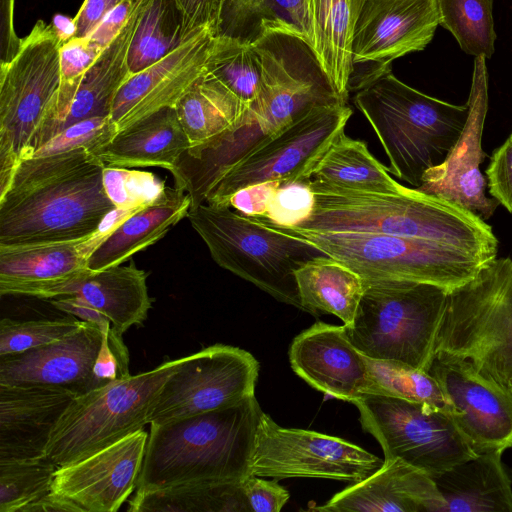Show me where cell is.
Wrapping results in <instances>:
<instances>
[{
	"label": "cell",
	"instance_id": "obj_1",
	"mask_svg": "<svg viewBox=\"0 0 512 512\" xmlns=\"http://www.w3.org/2000/svg\"><path fill=\"white\" fill-rule=\"evenodd\" d=\"M314 204L296 227L376 233L433 241L489 259L499 241L478 214L442 197L406 187L398 193L352 190L310 179Z\"/></svg>",
	"mask_w": 512,
	"mask_h": 512
},
{
	"label": "cell",
	"instance_id": "obj_2",
	"mask_svg": "<svg viewBox=\"0 0 512 512\" xmlns=\"http://www.w3.org/2000/svg\"><path fill=\"white\" fill-rule=\"evenodd\" d=\"M262 409L255 395L233 406L150 424L137 492L202 481L243 480Z\"/></svg>",
	"mask_w": 512,
	"mask_h": 512
},
{
	"label": "cell",
	"instance_id": "obj_3",
	"mask_svg": "<svg viewBox=\"0 0 512 512\" xmlns=\"http://www.w3.org/2000/svg\"><path fill=\"white\" fill-rule=\"evenodd\" d=\"M354 104L382 144L388 171L415 188L428 169L444 161L469 111L468 103L455 105L426 95L391 71L357 91Z\"/></svg>",
	"mask_w": 512,
	"mask_h": 512
},
{
	"label": "cell",
	"instance_id": "obj_4",
	"mask_svg": "<svg viewBox=\"0 0 512 512\" xmlns=\"http://www.w3.org/2000/svg\"><path fill=\"white\" fill-rule=\"evenodd\" d=\"M62 44L51 24L38 20L16 57L0 66V198L19 163L57 133Z\"/></svg>",
	"mask_w": 512,
	"mask_h": 512
},
{
	"label": "cell",
	"instance_id": "obj_5",
	"mask_svg": "<svg viewBox=\"0 0 512 512\" xmlns=\"http://www.w3.org/2000/svg\"><path fill=\"white\" fill-rule=\"evenodd\" d=\"M187 218L220 267L303 310L295 270L327 254L265 217L229 206L202 203L190 207Z\"/></svg>",
	"mask_w": 512,
	"mask_h": 512
},
{
	"label": "cell",
	"instance_id": "obj_6",
	"mask_svg": "<svg viewBox=\"0 0 512 512\" xmlns=\"http://www.w3.org/2000/svg\"><path fill=\"white\" fill-rule=\"evenodd\" d=\"M364 284L354 321L344 325L352 344L369 358L428 372L450 292L399 279H369Z\"/></svg>",
	"mask_w": 512,
	"mask_h": 512
},
{
	"label": "cell",
	"instance_id": "obj_7",
	"mask_svg": "<svg viewBox=\"0 0 512 512\" xmlns=\"http://www.w3.org/2000/svg\"><path fill=\"white\" fill-rule=\"evenodd\" d=\"M436 353L468 361L512 393L511 258H494L449 293Z\"/></svg>",
	"mask_w": 512,
	"mask_h": 512
},
{
	"label": "cell",
	"instance_id": "obj_8",
	"mask_svg": "<svg viewBox=\"0 0 512 512\" xmlns=\"http://www.w3.org/2000/svg\"><path fill=\"white\" fill-rule=\"evenodd\" d=\"M104 167L97 157L63 175L8 191L0 198V246L90 237L115 208L104 189Z\"/></svg>",
	"mask_w": 512,
	"mask_h": 512
},
{
	"label": "cell",
	"instance_id": "obj_9",
	"mask_svg": "<svg viewBox=\"0 0 512 512\" xmlns=\"http://www.w3.org/2000/svg\"><path fill=\"white\" fill-rule=\"evenodd\" d=\"M280 227L342 262L364 280H409L452 292L472 280L491 261L479 254L423 239Z\"/></svg>",
	"mask_w": 512,
	"mask_h": 512
},
{
	"label": "cell",
	"instance_id": "obj_10",
	"mask_svg": "<svg viewBox=\"0 0 512 512\" xmlns=\"http://www.w3.org/2000/svg\"><path fill=\"white\" fill-rule=\"evenodd\" d=\"M184 360L165 361L74 397L51 434L45 456L65 466L143 429L161 387Z\"/></svg>",
	"mask_w": 512,
	"mask_h": 512
},
{
	"label": "cell",
	"instance_id": "obj_11",
	"mask_svg": "<svg viewBox=\"0 0 512 512\" xmlns=\"http://www.w3.org/2000/svg\"><path fill=\"white\" fill-rule=\"evenodd\" d=\"M353 404L362 429L381 445L384 460L399 458L434 477L478 454L453 417L438 407L373 393Z\"/></svg>",
	"mask_w": 512,
	"mask_h": 512
},
{
	"label": "cell",
	"instance_id": "obj_12",
	"mask_svg": "<svg viewBox=\"0 0 512 512\" xmlns=\"http://www.w3.org/2000/svg\"><path fill=\"white\" fill-rule=\"evenodd\" d=\"M352 115L347 104L315 106L266 137L234 164L209 192L205 203L228 206L239 190L265 182L307 181Z\"/></svg>",
	"mask_w": 512,
	"mask_h": 512
},
{
	"label": "cell",
	"instance_id": "obj_13",
	"mask_svg": "<svg viewBox=\"0 0 512 512\" xmlns=\"http://www.w3.org/2000/svg\"><path fill=\"white\" fill-rule=\"evenodd\" d=\"M252 47L260 59L261 83L247 115L264 136L274 135L315 106L345 104L303 36L271 30Z\"/></svg>",
	"mask_w": 512,
	"mask_h": 512
},
{
	"label": "cell",
	"instance_id": "obj_14",
	"mask_svg": "<svg viewBox=\"0 0 512 512\" xmlns=\"http://www.w3.org/2000/svg\"><path fill=\"white\" fill-rule=\"evenodd\" d=\"M259 363L246 350L216 344L185 356L155 398L149 424H165L254 396Z\"/></svg>",
	"mask_w": 512,
	"mask_h": 512
},
{
	"label": "cell",
	"instance_id": "obj_15",
	"mask_svg": "<svg viewBox=\"0 0 512 512\" xmlns=\"http://www.w3.org/2000/svg\"><path fill=\"white\" fill-rule=\"evenodd\" d=\"M383 462L374 454L341 438L311 430L281 427L270 415L262 412L249 475L357 483L378 470Z\"/></svg>",
	"mask_w": 512,
	"mask_h": 512
},
{
	"label": "cell",
	"instance_id": "obj_16",
	"mask_svg": "<svg viewBox=\"0 0 512 512\" xmlns=\"http://www.w3.org/2000/svg\"><path fill=\"white\" fill-rule=\"evenodd\" d=\"M439 24L437 0H365L352 44L349 92H357L406 54L423 50Z\"/></svg>",
	"mask_w": 512,
	"mask_h": 512
},
{
	"label": "cell",
	"instance_id": "obj_17",
	"mask_svg": "<svg viewBox=\"0 0 512 512\" xmlns=\"http://www.w3.org/2000/svg\"><path fill=\"white\" fill-rule=\"evenodd\" d=\"M428 373L453 408V419L477 453L512 448V393L466 360L436 353Z\"/></svg>",
	"mask_w": 512,
	"mask_h": 512
},
{
	"label": "cell",
	"instance_id": "obj_18",
	"mask_svg": "<svg viewBox=\"0 0 512 512\" xmlns=\"http://www.w3.org/2000/svg\"><path fill=\"white\" fill-rule=\"evenodd\" d=\"M464 128L442 163L422 176L419 190L451 200L488 220L500 205L486 195L487 180L480 166L487 154L482 135L488 111L486 58L475 57Z\"/></svg>",
	"mask_w": 512,
	"mask_h": 512
},
{
	"label": "cell",
	"instance_id": "obj_19",
	"mask_svg": "<svg viewBox=\"0 0 512 512\" xmlns=\"http://www.w3.org/2000/svg\"><path fill=\"white\" fill-rule=\"evenodd\" d=\"M148 436L141 429L89 457L58 467L50 493L78 512H116L136 488Z\"/></svg>",
	"mask_w": 512,
	"mask_h": 512
},
{
	"label": "cell",
	"instance_id": "obj_20",
	"mask_svg": "<svg viewBox=\"0 0 512 512\" xmlns=\"http://www.w3.org/2000/svg\"><path fill=\"white\" fill-rule=\"evenodd\" d=\"M214 37L210 30H204L161 60L132 74L113 103L110 117L116 133L163 108L174 107L205 73Z\"/></svg>",
	"mask_w": 512,
	"mask_h": 512
},
{
	"label": "cell",
	"instance_id": "obj_21",
	"mask_svg": "<svg viewBox=\"0 0 512 512\" xmlns=\"http://www.w3.org/2000/svg\"><path fill=\"white\" fill-rule=\"evenodd\" d=\"M102 340L101 329L83 321L58 341L0 356V384L59 388L76 396L101 387L94 378L93 367Z\"/></svg>",
	"mask_w": 512,
	"mask_h": 512
},
{
	"label": "cell",
	"instance_id": "obj_22",
	"mask_svg": "<svg viewBox=\"0 0 512 512\" xmlns=\"http://www.w3.org/2000/svg\"><path fill=\"white\" fill-rule=\"evenodd\" d=\"M289 361L305 382L336 399L353 403L370 393L364 355L352 344L344 325L316 322L294 338Z\"/></svg>",
	"mask_w": 512,
	"mask_h": 512
},
{
	"label": "cell",
	"instance_id": "obj_23",
	"mask_svg": "<svg viewBox=\"0 0 512 512\" xmlns=\"http://www.w3.org/2000/svg\"><path fill=\"white\" fill-rule=\"evenodd\" d=\"M445 501L434 479L399 458L384 460L364 480L352 483L319 512H444Z\"/></svg>",
	"mask_w": 512,
	"mask_h": 512
},
{
	"label": "cell",
	"instance_id": "obj_24",
	"mask_svg": "<svg viewBox=\"0 0 512 512\" xmlns=\"http://www.w3.org/2000/svg\"><path fill=\"white\" fill-rule=\"evenodd\" d=\"M74 397L59 388L0 384V461L45 456L51 434Z\"/></svg>",
	"mask_w": 512,
	"mask_h": 512
},
{
	"label": "cell",
	"instance_id": "obj_25",
	"mask_svg": "<svg viewBox=\"0 0 512 512\" xmlns=\"http://www.w3.org/2000/svg\"><path fill=\"white\" fill-rule=\"evenodd\" d=\"M97 244L85 239L0 246V295L50 299L52 293L86 272Z\"/></svg>",
	"mask_w": 512,
	"mask_h": 512
},
{
	"label": "cell",
	"instance_id": "obj_26",
	"mask_svg": "<svg viewBox=\"0 0 512 512\" xmlns=\"http://www.w3.org/2000/svg\"><path fill=\"white\" fill-rule=\"evenodd\" d=\"M148 273L131 261L100 271L87 270L58 287L50 299L76 296L107 317L120 334L142 324L152 306L147 289Z\"/></svg>",
	"mask_w": 512,
	"mask_h": 512
},
{
	"label": "cell",
	"instance_id": "obj_27",
	"mask_svg": "<svg viewBox=\"0 0 512 512\" xmlns=\"http://www.w3.org/2000/svg\"><path fill=\"white\" fill-rule=\"evenodd\" d=\"M365 0H302L306 37L337 95L347 104L352 44Z\"/></svg>",
	"mask_w": 512,
	"mask_h": 512
},
{
	"label": "cell",
	"instance_id": "obj_28",
	"mask_svg": "<svg viewBox=\"0 0 512 512\" xmlns=\"http://www.w3.org/2000/svg\"><path fill=\"white\" fill-rule=\"evenodd\" d=\"M189 148L175 108L167 107L116 133L94 155L108 166L161 167L171 172Z\"/></svg>",
	"mask_w": 512,
	"mask_h": 512
},
{
	"label": "cell",
	"instance_id": "obj_29",
	"mask_svg": "<svg viewBox=\"0 0 512 512\" xmlns=\"http://www.w3.org/2000/svg\"><path fill=\"white\" fill-rule=\"evenodd\" d=\"M502 453H478L432 477L444 498V512H512V481Z\"/></svg>",
	"mask_w": 512,
	"mask_h": 512
},
{
	"label": "cell",
	"instance_id": "obj_30",
	"mask_svg": "<svg viewBox=\"0 0 512 512\" xmlns=\"http://www.w3.org/2000/svg\"><path fill=\"white\" fill-rule=\"evenodd\" d=\"M115 133L111 117L90 118L64 128L19 163L9 191L63 175L94 160L95 152Z\"/></svg>",
	"mask_w": 512,
	"mask_h": 512
},
{
	"label": "cell",
	"instance_id": "obj_31",
	"mask_svg": "<svg viewBox=\"0 0 512 512\" xmlns=\"http://www.w3.org/2000/svg\"><path fill=\"white\" fill-rule=\"evenodd\" d=\"M191 199L183 190L168 188L154 202L127 217L89 256L88 269L100 271L121 265L133 254L153 245L182 218Z\"/></svg>",
	"mask_w": 512,
	"mask_h": 512
},
{
	"label": "cell",
	"instance_id": "obj_32",
	"mask_svg": "<svg viewBox=\"0 0 512 512\" xmlns=\"http://www.w3.org/2000/svg\"><path fill=\"white\" fill-rule=\"evenodd\" d=\"M141 4L142 0H138L124 28L84 74L70 111L58 133L82 120L111 116L115 97L120 87L131 76L127 55L139 19Z\"/></svg>",
	"mask_w": 512,
	"mask_h": 512
},
{
	"label": "cell",
	"instance_id": "obj_33",
	"mask_svg": "<svg viewBox=\"0 0 512 512\" xmlns=\"http://www.w3.org/2000/svg\"><path fill=\"white\" fill-rule=\"evenodd\" d=\"M303 311L314 316L332 314L349 327L364 293L363 278L328 255L306 261L295 270Z\"/></svg>",
	"mask_w": 512,
	"mask_h": 512
},
{
	"label": "cell",
	"instance_id": "obj_34",
	"mask_svg": "<svg viewBox=\"0 0 512 512\" xmlns=\"http://www.w3.org/2000/svg\"><path fill=\"white\" fill-rule=\"evenodd\" d=\"M190 147L207 143L241 122L249 109L206 72L174 106Z\"/></svg>",
	"mask_w": 512,
	"mask_h": 512
},
{
	"label": "cell",
	"instance_id": "obj_35",
	"mask_svg": "<svg viewBox=\"0 0 512 512\" xmlns=\"http://www.w3.org/2000/svg\"><path fill=\"white\" fill-rule=\"evenodd\" d=\"M313 180L329 185L377 193H398L406 186L394 180L369 151L366 142L342 132L315 165Z\"/></svg>",
	"mask_w": 512,
	"mask_h": 512
},
{
	"label": "cell",
	"instance_id": "obj_36",
	"mask_svg": "<svg viewBox=\"0 0 512 512\" xmlns=\"http://www.w3.org/2000/svg\"><path fill=\"white\" fill-rule=\"evenodd\" d=\"M129 512H251L243 480L202 481L136 493Z\"/></svg>",
	"mask_w": 512,
	"mask_h": 512
},
{
	"label": "cell",
	"instance_id": "obj_37",
	"mask_svg": "<svg viewBox=\"0 0 512 512\" xmlns=\"http://www.w3.org/2000/svg\"><path fill=\"white\" fill-rule=\"evenodd\" d=\"M271 30L307 40L302 0H225L216 37L252 45Z\"/></svg>",
	"mask_w": 512,
	"mask_h": 512
},
{
	"label": "cell",
	"instance_id": "obj_38",
	"mask_svg": "<svg viewBox=\"0 0 512 512\" xmlns=\"http://www.w3.org/2000/svg\"><path fill=\"white\" fill-rule=\"evenodd\" d=\"M188 41L185 17L177 0H142L127 55L131 75L161 60Z\"/></svg>",
	"mask_w": 512,
	"mask_h": 512
},
{
	"label": "cell",
	"instance_id": "obj_39",
	"mask_svg": "<svg viewBox=\"0 0 512 512\" xmlns=\"http://www.w3.org/2000/svg\"><path fill=\"white\" fill-rule=\"evenodd\" d=\"M205 72L230 90L247 107L256 100L261 83L260 59L252 45L214 37Z\"/></svg>",
	"mask_w": 512,
	"mask_h": 512
},
{
	"label": "cell",
	"instance_id": "obj_40",
	"mask_svg": "<svg viewBox=\"0 0 512 512\" xmlns=\"http://www.w3.org/2000/svg\"><path fill=\"white\" fill-rule=\"evenodd\" d=\"M364 359L372 382L370 393L427 403L453 417L449 400L428 372L397 361L373 359L365 355Z\"/></svg>",
	"mask_w": 512,
	"mask_h": 512
},
{
	"label": "cell",
	"instance_id": "obj_41",
	"mask_svg": "<svg viewBox=\"0 0 512 512\" xmlns=\"http://www.w3.org/2000/svg\"><path fill=\"white\" fill-rule=\"evenodd\" d=\"M439 24L449 30L460 48L486 59L495 51L493 0H437Z\"/></svg>",
	"mask_w": 512,
	"mask_h": 512
},
{
	"label": "cell",
	"instance_id": "obj_42",
	"mask_svg": "<svg viewBox=\"0 0 512 512\" xmlns=\"http://www.w3.org/2000/svg\"><path fill=\"white\" fill-rule=\"evenodd\" d=\"M57 469L46 456L0 461V512H23L48 495Z\"/></svg>",
	"mask_w": 512,
	"mask_h": 512
},
{
	"label": "cell",
	"instance_id": "obj_43",
	"mask_svg": "<svg viewBox=\"0 0 512 512\" xmlns=\"http://www.w3.org/2000/svg\"><path fill=\"white\" fill-rule=\"evenodd\" d=\"M82 322L72 315L26 321L4 318L0 322V356L23 353L58 341L76 330Z\"/></svg>",
	"mask_w": 512,
	"mask_h": 512
},
{
	"label": "cell",
	"instance_id": "obj_44",
	"mask_svg": "<svg viewBox=\"0 0 512 512\" xmlns=\"http://www.w3.org/2000/svg\"><path fill=\"white\" fill-rule=\"evenodd\" d=\"M105 192L117 208L139 210L156 201L167 189L151 172L105 165Z\"/></svg>",
	"mask_w": 512,
	"mask_h": 512
},
{
	"label": "cell",
	"instance_id": "obj_45",
	"mask_svg": "<svg viewBox=\"0 0 512 512\" xmlns=\"http://www.w3.org/2000/svg\"><path fill=\"white\" fill-rule=\"evenodd\" d=\"M102 51L103 49L88 37H73L61 45L57 133L70 111L84 74Z\"/></svg>",
	"mask_w": 512,
	"mask_h": 512
},
{
	"label": "cell",
	"instance_id": "obj_46",
	"mask_svg": "<svg viewBox=\"0 0 512 512\" xmlns=\"http://www.w3.org/2000/svg\"><path fill=\"white\" fill-rule=\"evenodd\" d=\"M313 204L309 180L285 183L276 190L265 218L280 226H294L309 216Z\"/></svg>",
	"mask_w": 512,
	"mask_h": 512
},
{
	"label": "cell",
	"instance_id": "obj_47",
	"mask_svg": "<svg viewBox=\"0 0 512 512\" xmlns=\"http://www.w3.org/2000/svg\"><path fill=\"white\" fill-rule=\"evenodd\" d=\"M102 333V345L93 367L94 378L100 386L130 376L129 354L122 334L112 326Z\"/></svg>",
	"mask_w": 512,
	"mask_h": 512
},
{
	"label": "cell",
	"instance_id": "obj_48",
	"mask_svg": "<svg viewBox=\"0 0 512 512\" xmlns=\"http://www.w3.org/2000/svg\"><path fill=\"white\" fill-rule=\"evenodd\" d=\"M486 180L490 195L512 213V133L493 152Z\"/></svg>",
	"mask_w": 512,
	"mask_h": 512
},
{
	"label": "cell",
	"instance_id": "obj_49",
	"mask_svg": "<svg viewBox=\"0 0 512 512\" xmlns=\"http://www.w3.org/2000/svg\"><path fill=\"white\" fill-rule=\"evenodd\" d=\"M185 17V35L193 39L204 30L216 37L225 0H177Z\"/></svg>",
	"mask_w": 512,
	"mask_h": 512
},
{
	"label": "cell",
	"instance_id": "obj_50",
	"mask_svg": "<svg viewBox=\"0 0 512 512\" xmlns=\"http://www.w3.org/2000/svg\"><path fill=\"white\" fill-rule=\"evenodd\" d=\"M243 488L251 512H279L290 498L277 480H264L255 475L243 479Z\"/></svg>",
	"mask_w": 512,
	"mask_h": 512
},
{
	"label": "cell",
	"instance_id": "obj_51",
	"mask_svg": "<svg viewBox=\"0 0 512 512\" xmlns=\"http://www.w3.org/2000/svg\"><path fill=\"white\" fill-rule=\"evenodd\" d=\"M282 184L271 181L241 189L229 199L228 206L248 216L265 217L276 190Z\"/></svg>",
	"mask_w": 512,
	"mask_h": 512
},
{
	"label": "cell",
	"instance_id": "obj_52",
	"mask_svg": "<svg viewBox=\"0 0 512 512\" xmlns=\"http://www.w3.org/2000/svg\"><path fill=\"white\" fill-rule=\"evenodd\" d=\"M138 0H124L109 12L88 37L103 50L124 28L137 6Z\"/></svg>",
	"mask_w": 512,
	"mask_h": 512
},
{
	"label": "cell",
	"instance_id": "obj_53",
	"mask_svg": "<svg viewBox=\"0 0 512 512\" xmlns=\"http://www.w3.org/2000/svg\"><path fill=\"white\" fill-rule=\"evenodd\" d=\"M14 7L15 0H0V66L16 57L23 42L14 28Z\"/></svg>",
	"mask_w": 512,
	"mask_h": 512
},
{
	"label": "cell",
	"instance_id": "obj_54",
	"mask_svg": "<svg viewBox=\"0 0 512 512\" xmlns=\"http://www.w3.org/2000/svg\"><path fill=\"white\" fill-rule=\"evenodd\" d=\"M124 0H85L74 17V37H89L105 16Z\"/></svg>",
	"mask_w": 512,
	"mask_h": 512
},
{
	"label": "cell",
	"instance_id": "obj_55",
	"mask_svg": "<svg viewBox=\"0 0 512 512\" xmlns=\"http://www.w3.org/2000/svg\"><path fill=\"white\" fill-rule=\"evenodd\" d=\"M51 304L57 309L77 317L82 321L96 324L102 332L111 327L110 320L97 310L93 309L76 296H62L53 298Z\"/></svg>",
	"mask_w": 512,
	"mask_h": 512
},
{
	"label": "cell",
	"instance_id": "obj_56",
	"mask_svg": "<svg viewBox=\"0 0 512 512\" xmlns=\"http://www.w3.org/2000/svg\"><path fill=\"white\" fill-rule=\"evenodd\" d=\"M51 26L63 43L73 38L75 35L76 26L74 18L62 14H55Z\"/></svg>",
	"mask_w": 512,
	"mask_h": 512
}]
</instances>
